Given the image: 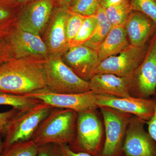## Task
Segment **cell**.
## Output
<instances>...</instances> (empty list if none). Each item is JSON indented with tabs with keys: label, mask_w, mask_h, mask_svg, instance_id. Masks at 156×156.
Returning a JSON list of instances; mask_svg holds the SVG:
<instances>
[{
	"label": "cell",
	"mask_w": 156,
	"mask_h": 156,
	"mask_svg": "<svg viewBox=\"0 0 156 156\" xmlns=\"http://www.w3.org/2000/svg\"><path fill=\"white\" fill-rule=\"evenodd\" d=\"M45 60L13 57L0 65V92L25 95L46 88Z\"/></svg>",
	"instance_id": "obj_1"
},
{
	"label": "cell",
	"mask_w": 156,
	"mask_h": 156,
	"mask_svg": "<svg viewBox=\"0 0 156 156\" xmlns=\"http://www.w3.org/2000/svg\"><path fill=\"white\" fill-rule=\"evenodd\" d=\"M76 0H55L56 6L69 9Z\"/></svg>",
	"instance_id": "obj_34"
},
{
	"label": "cell",
	"mask_w": 156,
	"mask_h": 156,
	"mask_svg": "<svg viewBox=\"0 0 156 156\" xmlns=\"http://www.w3.org/2000/svg\"><path fill=\"white\" fill-rule=\"evenodd\" d=\"M146 122L135 116L131 117L123 143L126 156H156V142L146 131Z\"/></svg>",
	"instance_id": "obj_11"
},
{
	"label": "cell",
	"mask_w": 156,
	"mask_h": 156,
	"mask_svg": "<svg viewBox=\"0 0 156 156\" xmlns=\"http://www.w3.org/2000/svg\"><path fill=\"white\" fill-rule=\"evenodd\" d=\"M127 36L131 46H146L156 32V25L145 14L132 11L125 25Z\"/></svg>",
	"instance_id": "obj_17"
},
{
	"label": "cell",
	"mask_w": 156,
	"mask_h": 156,
	"mask_svg": "<svg viewBox=\"0 0 156 156\" xmlns=\"http://www.w3.org/2000/svg\"><path fill=\"white\" fill-rule=\"evenodd\" d=\"M20 7L11 0H0V39L9 36L17 25Z\"/></svg>",
	"instance_id": "obj_19"
},
{
	"label": "cell",
	"mask_w": 156,
	"mask_h": 156,
	"mask_svg": "<svg viewBox=\"0 0 156 156\" xmlns=\"http://www.w3.org/2000/svg\"><path fill=\"white\" fill-rule=\"evenodd\" d=\"M77 116L72 110L52 108L31 140L37 146L48 144L71 145L76 138Z\"/></svg>",
	"instance_id": "obj_2"
},
{
	"label": "cell",
	"mask_w": 156,
	"mask_h": 156,
	"mask_svg": "<svg viewBox=\"0 0 156 156\" xmlns=\"http://www.w3.org/2000/svg\"><path fill=\"white\" fill-rule=\"evenodd\" d=\"M95 111L78 113L76 136L69 147L76 152H84L92 156L99 151L102 128Z\"/></svg>",
	"instance_id": "obj_7"
},
{
	"label": "cell",
	"mask_w": 156,
	"mask_h": 156,
	"mask_svg": "<svg viewBox=\"0 0 156 156\" xmlns=\"http://www.w3.org/2000/svg\"><path fill=\"white\" fill-rule=\"evenodd\" d=\"M147 47L148 44L143 47L130 45L119 54L101 62L94 72V75L110 73L122 77L131 78L143 60Z\"/></svg>",
	"instance_id": "obj_9"
},
{
	"label": "cell",
	"mask_w": 156,
	"mask_h": 156,
	"mask_svg": "<svg viewBox=\"0 0 156 156\" xmlns=\"http://www.w3.org/2000/svg\"><path fill=\"white\" fill-rule=\"evenodd\" d=\"M58 146L62 156H93L90 154L84 152L74 151L68 144H61Z\"/></svg>",
	"instance_id": "obj_31"
},
{
	"label": "cell",
	"mask_w": 156,
	"mask_h": 156,
	"mask_svg": "<svg viewBox=\"0 0 156 156\" xmlns=\"http://www.w3.org/2000/svg\"><path fill=\"white\" fill-rule=\"evenodd\" d=\"M1 134H2L0 133V156L2 154L3 150V142L2 141V138H1Z\"/></svg>",
	"instance_id": "obj_36"
},
{
	"label": "cell",
	"mask_w": 156,
	"mask_h": 156,
	"mask_svg": "<svg viewBox=\"0 0 156 156\" xmlns=\"http://www.w3.org/2000/svg\"><path fill=\"white\" fill-rule=\"evenodd\" d=\"M37 156H62L58 144H48L38 146Z\"/></svg>",
	"instance_id": "obj_30"
},
{
	"label": "cell",
	"mask_w": 156,
	"mask_h": 156,
	"mask_svg": "<svg viewBox=\"0 0 156 156\" xmlns=\"http://www.w3.org/2000/svg\"><path fill=\"white\" fill-rule=\"evenodd\" d=\"M123 1L124 0H99V2L101 7L104 9H106L108 7L118 4Z\"/></svg>",
	"instance_id": "obj_33"
},
{
	"label": "cell",
	"mask_w": 156,
	"mask_h": 156,
	"mask_svg": "<svg viewBox=\"0 0 156 156\" xmlns=\"http://www.w3.org/2000/svg\"><path fill=\"white\" fill-rule=\"evenodd\" d=\"M62 58L77 75L88 81L100 63L97 50L83 44L70 47Z\"/></svg>",
	"instance_id": "obj_15"
},
{
	"label": "cell",
	"mask_w": 156,
	"mask_h": 156,
	"mask_svg": "<svg viewBox=\"0 0 156 156\" xmlns=\"http://www.w3.org/2000/svg\"><path fill=\"white\" fill-rule=\"evenodd\" d=\"M132 11L129 0H124L105 9L106 17L112 27H125Z\"/></svg>",
	"instance_id": "obj_21"
},
{
	"label": "cell",
	"mask_w": 156,
	"mask_h": 156,
	"mask_svg": "<svg viewBox=\"0 0 156 156\" xmlns=\"http://www.w3.org/2000/svg\"><path fill=\"white\" fill-rule=\"evenodd\" d=\"M56 6L55 0H36L20 6L17 26L42 36Z\"/></svg>",
	"instance_id": "obj_10"
},
{
	"label": "cell",
	"mask_w": 156,
	"mask_h": 156,
	"mask_svg": "<svg viewBox=\"0 0 156 156\" xmlns=\"http://www.w3.org/2000/svg\"><path fill=\"white\" fill-rule=\"evenodd\" d=\"M96 104L98 108L108 107L147 121L153 116L156 101L154 98H116L96 95Z\"/></svg>",
	"instance_id": "obj_14"
},
{
	"label": "cell",
	"mask_w": 156,
	"mask_h": 156,
	"mask_svg": "<svg viewBox=\"0 0 156 156\" xmlns=\"http://www.w3.org/2000/svg\"><path fill=\"white\" fill-rule=\"evenodd\" d=\"M89 82L90 91L96 95L116 98L132 96L130 78L100 73L92 76Z\"/></svg>",
	"instance_id": "obj_16"
},
{
	"label": "cell",
	"mask_w": 156,
	"mask_h": 156,
	"mask_svg": "<svg viewBox=\"0 0 156 156\" xmlns=\"http://www.w3.org/2000/svg\"><path fill=\"white\" fill-rule=\"evenodd\" d=\"M7 39L14 58H34L46 60L48 49L41 36L23 30L16 25Z\"/></svg>",
	"instance_id": "obj_13"
},
{
	"label": "cell",
	"mask_w": 156,
	"mask_h": 156,
	"mask_svg": "<svg viewBox=\"0 0 156 156\" xmlns=\"http://www.w3.org/2000/svg\"><path fill=\"white\" fill-rule=\"evenodd\" d=\"M97 23L92 37L83 45L98 50L103 43L112 27L105 14V9L100 7L96 15Z\"/></svg>",
	"instance_id": "obj_20"
},
{
	"label": "cell",
	"mask_w": 156,
	"mask_h": 156,
	"mask_svg": "<svg viewBox=\"0 0 156 156\" xmlns=\"http://www.w3.org/2000/svg\"><path fill=\"white\" fill-rule=\"evenodd\" d=\"M37 146L30 140L3 148L1 156H37Z\"/></svg>",
	"instance_id": "obj_23"
},
{
	"label": "cell",
	"mask_w": 156,
	"mask_h": 156,
	"mask_svg": "<svg viewBox=\"0 0 156 156\" xmlns=\"http://www.w3.org/2000/svg\"><path fill=\"white\" fill-rule=\"evenodd\" d=\"M101 5L99 0H76L68 9L84 17L96 16Z\"/></svg>",
	"instance_id": "obj_24"
},
{
	"label": "cell",
	"mask_w": 156,
	"mask_h": 156,
	"mask_svg": "<svg viewBox=\"0 0 156 156\" xmlns=\"http://www.w3.org/2000/svg\"><path fill=\"white\" fill-rule=\"evenodd\" d=\"M41 102L38 99L25 95L0 92V105L10 106L19 112L29 109Z\"/></svg>",
	"instance_id": "obj_22"
},
{
	"label": "cell",
	"mask_w": 156,
	"mask_h": 156,
	"mask_svg": "<svg viewBox=\"0 0 156 156\" xmlns=\"http://www.w3.org/2000/svg\"><path fill=\"white\" fill-rule=\"evenodd\" d=\"M86 17L73 13L68 9L66 20V29L69 46L79 32Z\"/></svg>",
	"instance_id": "obj_26"
},
{
	"label": "cell",
	"mask_w": 156,
	"mask_h": 156,
	"mask_svg": "<svg viewBox=\"0 0 156 156\" xmlns=\"http://www.w3.org/2000/svg\"><path fill=\"white\" fill-rule=\"evenodd\" d=\"M125 27H112L97 52L100 62L112 56L117 55L130 45Z\"/></svg>",
	"instance_id": "obj_18"
},
{
	"label": "cell",
	"mask_w": 156,
	"mask_h": 156,
	"mask_svg": "<svg viewBox=\"0 0 156 156\" xmlns=\"http://www.w3.org/2000/svg\"><path fill=\"white\" fill-rule=\"evenodd\" d=\"M103 116L105 140L100 156H119L122 151L126 131L132 115L115 109L98 108Z\"/></svg>",
	"instance_id": "obj_6"
},
{
	"label": "cell",
	"mask_w": 156,
	"mask_h": 156,
	"mask_svg": "<svg viewBox=\"0 0 156 156\" xmlns=\"http://www.w3.org/2000/svg\"><path fill=\"white\" fill-rule=\"evenodd\" d=\"M23 95L36 98L52 107L72 110L77 113L95 111L98 108L96 94L91 91L77 94H59L45 88Z\"/></svg>",
	"instance_id": "obj_8"
},
{
	"label": "cell",
	"mask_w": 156,
	"mask_h": 156,
	"mask_svg": "<svg viewBox=\"0 0 156 156\" xmlns=\"http://www.w3.org/2000/svg\"><path fill=\"white\" fill-rule=\"evenodd\" d=\"M130 81L133 97L149 98L156 95V32L148 42L145 56Z\"/></svg>",
	"instance_id": "obj_5"
},
{
	"label": "cell",
	"mask_w": 156,
	"mask_h": 156,
	"mask_svg": "<svg viewBox=\"0 0 156 156\" xmlns=\"http://www.w3.org/2000/svg\"><path fill=\"white\" fill-rule=\"evenodd\" d=\"M132 11L145 14L156 25V0H129Z\"/></svg>",
	"instance_id": "obj_27"
},
{
	"label": "cell",
	"mask_w": 156,
	"mask_h": 156,
	"mask_svg": "<svg viewBox=\"0 0 156 156\" xmlns=\"http://www.w3.org/2000/svg\"><path fill=\"white\" fill-rule=\"evenodd\" d=\"M46 88L59 94H77L90 91L89 81L80 77L61 56H49L44 62Z\"/></svg>",
	"instance_id": "obj_3"
},
{
	"label": "cell",
	"mask_w": 156,
	"mask_h": 156,
	"mask_svg": "<svg viewBox=\"0 0 156 156\" xmlns=\"http://www.w3.org/2000/svg\"><path fill=\"white\" fill-rule=\"evenodd\" d=\"M52 108L41 101L29 109L18 112L6 131L3 148L15 143L31 140L39 126L50 113Z\"/></svg>",
	"instance_id": "obj_4"
},
{
	"label": "cell",
	"mask_w": 156,
	"mask_h": 156,
	"mask_svg": "<svg viewBox=\"0 0 156 156\" xmlns=\"http://www.w3.org/2000/svg\"><path fill=\"white\" fill-rule=\"evenodd\" d=\"M154 98L156 101L154 112L153 116L150 119L146 121V123L147 126V131L149 134L156 142V95L154 96Z\"/></svg>",
	"instance_id": "obj_32"
},
{
	"label": "cell",
	"mask_w": 156,
	"mask_h": 156,
	"mask_svg": "<svg viewBox=\"0 0 156 156\" xmlns=\"http://www.w3.org/2000/svg\"><path fill=\"white\" fill-rule=\"evenodd\" d=\"M12 2L16 3L17 5L21 6L24 4H26L30 2H33V1H36V0H11Z\"/></svg>",
	"instance_id": "obj_35"
},
{
	"label": "cell",
	"mask_w": 156,
	"mask_h": 156,
	"mask_svg": "<svg viewBox=\"0 0 156 156\" xmlns=\"http://www.w3.org/2000/svg\"><path fill=\"white\" fill-rule=\"evenodd\" d=\"M13 57L11 45L7 37L0 39V65Z\"/></svg>",
	"instance_id": "obj_29"
},
{
	"label": "cell",
	"mask_w": 156,
	"mask_h": 156,
	"mask_svg": "<svg viewBox=\"0 0 156 156\" xmlns=\"http://www.w3.org/2000/svg\"><path fill=\"white\" fill-rule=\"evenodd\" d=\"M68 9L57 7L41 36L49 56H62L69 48L66 29Z\"/></svg>",
	"instance_id": "obj_12"
},
{
	"label": "cell",
	"mask_w": 156,
	"mask_h": 156,
	"mask_svg": "<svg viewBox=\"0 0 156 156\" xmlns=\"http://www.w3.org/2000/svg\"><path fill=\"white\" fill-rule=\"evenodd\" d=\"M19 111L12 108L7 111L0 112V133L5 134L8 127L13 118Z\"/></svg>",
	"instance_id": "obj_28"
},
{
	"label": "cell",
	"mask_w": 156,
	"mask_h": 156,
	"mask_svg": "<svg viewBox=\"0 0 156 156\" xmlns=\"http://www.w3.org/2000/svg\"><path fill=\"white\" fill-rule=\"evenodd\" d=\"M97 23L96 16L86 17L77 34L70 45V47L85 44L92 37Z\"/></svg>",
	"instance_id": "obj_25"
}]
</instances>
